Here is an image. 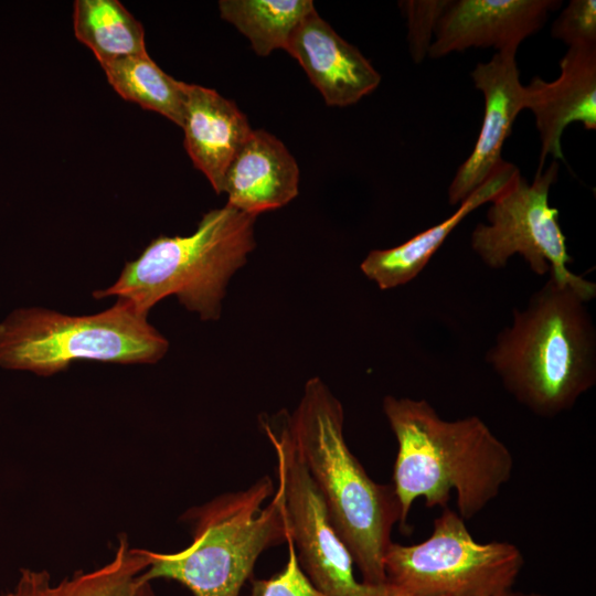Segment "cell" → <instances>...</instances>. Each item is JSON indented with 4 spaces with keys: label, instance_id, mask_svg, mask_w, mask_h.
Segmentation results:
<instances>
[{
    "label": "cell",
    "instance_id": "cell-1",
    "mask_svg": "<svg viewBox=\"0 0 596 596\" xmlns=\"http://www.w3.org/2000/svg\"><path fill=\"white\" fill-rule=\"evenodd\" d=\"M382 407L397 443L392 486L405 533L419 498L428 508H446L454 491L457 513L467 521L510 481L512 453L479 416L445 419L424 398L393 395L384 397Z\"/></svg>",
    "mask_w": 596,
    "mask_h": 596
},
{
    "label": "cell",
    "instance_id": "cell-2",
    "mask_svg": "<svg viewBox=\"0 0 596 596\" xmlns=\"http://www.w3.org/2000/svg\"><path fill=\"white\" fill-rule=\"evenodd\" d=\"M586 304L549 276L486 353L503 387L536 416L570 411L596 384V328Z\"/></svg>",
    "mask_w": 596,
    "mask_h": 596
},
{
    "label": "cell",
    "instance_id": "cell-3",
    "mask_svg": "<svg viewBox=\"0 0 596 596\" xmlns=\"http://www.w3.org/2000/svg\"><path fill=\"white\" fill-rule=\"evenodd\" d=\"M281 416L362 582L387 583L384 556L401 522V505L392 483L375 482L348 447L341 402L316 376L306 383L294 412Z\"/></svg>",
    "mask_w": 596,
    "mask_h": 596
},
{
    "label": "cell",
    "instance_id": "cell-4",
    "mask_svg": "<svg viewBox=\"0 0 596 596\" xmlns=\"http://www.w3.org/2000/svg\"><path fill=\"white\" fill-rule=\"evenodd\" d=\"M183 519L192 542L174 553L143 549L142 576L175 581L193 596H240L259 555L290 538L283 490L268 476L188 510Z\"/></svg>",
    "mask_w": 596,
    "mask_h": 596
},
{
    "label": "cell",
    "instance_id": "cell-5",
    "mask_svg": "<svg viewBox=\"0 0 596 596\" xmlns=\"http://www.w3.org/2000/svg\"><path fill=\"white\" fill-rule=\"evenodd\" d=\"M256 219L227 203L213 209L192 234L151 241L126 263L111 286L95 290L93 297L125 299L148 313L160 300L175 296L202 320H217L231 278L256 246Z\"/></svg>",
    "mask_w": 596,
    "mask_h": 596
},
{
    "label": "cell",
    "instance_id": "cell-6",
    "mask_svg": "<svg viewBox=\"0 0 596 596\" xmlns=\"http://www.w3.org/2000/svg\"><path fill=\"white\" fill-rule=\"evenodd\" d=\"M168 340L130 301L117 298L108 309L70 316L41 307L20 308L0 322V366L50 376L76 361L152 364Z\"/></svg>",
    "mask_w": 596,
    "mask_h": 596
},
{
    "label": "cell",
    "instance_id": "cell-7",
    "mask_svg": "<svg viewBox=\"0 0 596 596\" xmlns=\"http://www.w3.org/2000/svg\"><path fill=\"white\" fill-rule=\"evenodd\" d=\"M524 558L510 542H477L466 521L447 507L430 535L415 544L392 541L386 582L412 596H499L512 589Z\"/></svg>",
    "mask_w": 596,
    "mask_h": 596
},
{
    "label": "cell",
    "instance_id": "cell-8",
    "mask_svg": "<svg viewBox=\"0 0 596 596\" xmlns=\"http://www.w3.org/2000/svg\"><path fill=\"white\" fill-rule=\"evenodd\" d=\"M558 174L554 160L545 171H536L531 183L521 172L489 204L487 223L471 232L473 253L491 269H501L519 255L539 276L574 288L588 302L596 296V285L572 273L566 237L558 222V210L549 195Z\"/></svg>",
    "mask_w": 596,
    "mask_h": 596
},
{
    "label": "cell",
    "instance_id": "cell-9",
    "mask_svg": "<svg viewBox=\"0 0 596 596\" xmlns=\"http://www.w3.org/2000/svg\"><path fill=\"white\" fill-rule=\"evenodd\" d=\"M260 424L275 454L290 539L300 567L315 587L326 596H412L390 583L371 585L355 578L353 558L330 522L283 416Z\"/></svg>",
    "mask_w": 596,
    "mask_h": 596
},
{
    "label": "cell",
    "instance_id": "cell-10",
    "mask_svg": "<svg viewBox=\"0 0 596 596\" xmlns=\"http://www.w3.org/2000/svg\"><path fill=\"white\" fill-rule=\"evenodd\" d=\"M556 0H449L438 21L428 56L440 58L467 49L517 52L539 32Z\"/></svg>",
    "mask_w": 596,
    "mask_h": 596
},
{
    "label": "cell",
    "instance_id": "cell-11",
    "mask_svg": "<svg viewBox=\"0 0 596 596\" xmlns=\"http://www.w3.org/2000/svg\"><path fill=\"white\" fill-rule=\"evenodd\" d=\"M517 52H496L471 72L475 87L483 95V118L471 153L459 166L448 188V203L456 205L481 185L502 163L501 151L513 123L523 110V85Z\"/></svg>",
    "mask_w": 596,
    "mask_h": 596
},
{
    "label": "cell",
    "instance_id": "cell-12",
    "mask_svg": "<svg viewBox=\"0 0 596 596\" xmlns=\"http://www.w3.org/2000/svg\"><path fill=\"white\" fill-rule=\"evenodd\" d=\"M560 76L544 81L534 76L523 85V109L535 117L541 140L536 171L547 156L565 160L561 138L572 123L596 129V46H571L560 61Z\"/></svg>",
    "mask_w": 596,
    "mask_h": 596
},
{
    "label": "cell",
    "instance_id": "cell-13",
    "mask_svg": "<svg viewBox=\"0 0 596 596\" xmlns=\"http://www.w3.org/2000/svg\"><path fill=\"white\" fill-rule=\"evenodd\" d=\"M285 51L298 61L329 106L353 105L381 82L371 62L317 11L298 25Z\"/></svg>",
    "mask_w": 596,
    "mask_h": 596
},
{
    "label": "cell",
    "instance_id": "cell-14",
    "mask_svg": "<svg viewBox=\"0 0 596 596\" xmlns=\"http://www.w3.org/2000/svg\"><path fill=\"white\" fill-rule=\"evenodd\" d=\"M181 128L193 164L221 194L231 163L254 130L247 117L214 89L187 84Z\"/></svg>",
    "mask_w": 596,
    "mask_h": 596
},
{
    "label": "cell",
    "instance_id": "cell-15",
    "mask_svg": "<svg viewBox=\"0 0 596 596\" xmlns=\"http://www.w3.org/2000/svg\"><path fill=\"white\" fill-rule=\"evenodd\" d=\"M299 189L298 163L286 146L264 129H254L231 163L222 188L227 204L245 213L283 207Z\"/></svg>",
    "mask_w": 596,
    "mask_h": 596
},
{
    "label": "cell",
    "instance_id": "cell-16",
    "mask_svg": "<svg viewBox=\"0 0 596 596\" xmlns=\"http://www.w3.org/2000/svg\"><path fill=\"white\" fill-rule=\"evenodd\" d=\"M520 173L502 161L496 171L459 207L443 222L414 235L406 242L385 249H373L362 260L363 275L380 289L401 287L415 279L451 232L475 210L490 203Z\"/></svg>",
    "mask_w": 596,
    "mask_h": 596
},
{
    "label": "cell",
    "instance_id": "cell-17",
    "mask_svg": "<svg viewBox=\"0 0 596 596\" xmlns=\"http://www.w3.org/2000/svg\"><path fill=\"white\" fill-rule=\"evenodd\" d=\"M147 565L143 549L120 538L114 557L96 570L54 582L46 571L23 568L13 588L0 596H156L142 576Z\"/></svg>",
    "mask_w": 596,
    "mask_h": 596
},
{
    "label": "cell",
    "instance_id": "cell-18",
    "mask_svg": "<svg viewBox=\"0 0 596 596\" xmlns=\"http://www.w3.org/2000/svg\"><path fill=\"white\" fill-rule=\"evenodd\" d=\"M100 66L109 84L124 99L182 126L187 83L163 72L148 53L119 57Z\"/></svg>",
    "mask_w": 596,
    "mask_h": 596
},
{
    "label": "cell",
    "instance_id": "cell-19",
    "mask_svg": "<svg viewBox=\"0 0 596 596\" xmlns=\"http://www.w3.org/2000/svg\"><path fill=\"white\" fill-rule=\"evenodd\" d=\"M219 9L263 57L286 50L298 25L316 11L311 0H221Z\"/></svg>",
    "mask_w": 596,
    "mask_h": 596
},
{
    "label": "cell",
    "instance_id": "cell-20",
    "mask_svg": "<svg viewBox=\"0 0 596 596\" xmlns=\"http://www.w3.org/2000/svg\"><path fill=\"white\" fill-rule=\"evenodd\" d=\"M74 34L100 64L147 53L142 25L116 0H76Z\"/></svg>",
    "mask_w": 596,
    "mask_h": 596
},
{
    "label": "cell",
    "instance_id": "cell-21",
    "mask_svg": "<svg viewBox=\"0 0 596 596\" xmlns=\"http://www.w3.org/2000/svg\"><path fill=\"white\" fill-rule=\"evenodd\" d=\"M449 0H406L398 7L406 19L409 53L415 63L428 55L435 31Z\"/></svg>",
    "mask_w": 596,
    "mask_h": 596
},
{
    "label": "cell",
    "instance_id": "cell-22",
    "mask_svg": "<svg viewBox=\"0 0 596 596\" xmlns=\"http://www.w3.org/2000/svg\"><path fill=\"white\" fill-rule=\"evenodd\" d=\"M552 36L571 46H596V1L571 0L551 28Z\"/></svg>",
    "mask_w": 596,
    "mask_h": 596
},
{
    "label": "cell",
    "instance_id": "cell-23",
    "mask_svg": "<svg viewBox=\"0 0 596 596\" xmlns=\"http://www.w3.org/2000/svg\"><path fill=\"white\" fill-rule=\"evenodd\" d=\"M287 544L288 558L283 571L269 578L252 581L247 596H326L304 573L290 538Z\"/></svg>",
    "mask_w": 596,
    "mask_h": 596
},
{
    "label": "cell",
    "instance_id": "cell-24",
    "mask_svg": "<svg viewBox=\"0 0 596 596\" xmlns=\"http://www.w3.org/2000/svg\"><path fill=\"white\" fill-rule=\"evenodd\" d=\"M499 596H543L541 594H538V593H523V592H515L513 589L511 590H508L503 594H500Z\"/></svg>",
    "mask_w": 596,
    "mask_h": 596
}]
</instances>
